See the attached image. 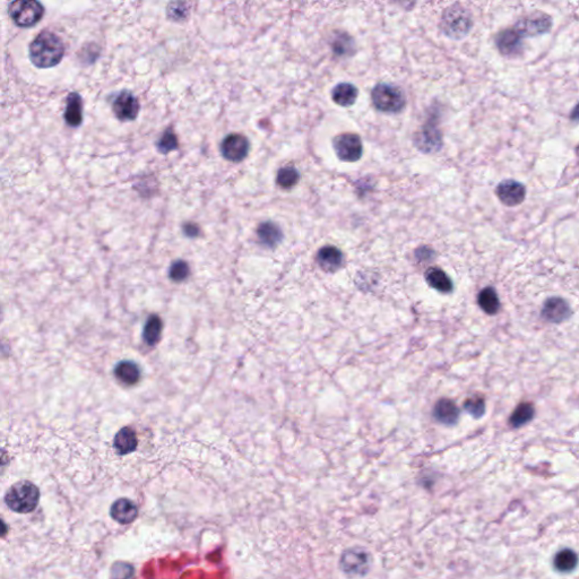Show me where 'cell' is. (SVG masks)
<instances>
[{
  "label": "cell",
  "instance_id": "6da1fadb",
  "mask_svg": "<svg viewBox=\"0 0 579 579\" xmlns=\"http://www.w3.org/2000/svg\"><path fill=\"white\" fill-rule=\"evenodd\" d=\"M65 55V45L57 34L42 31L28 47V57L35 67L51 68L59 65Z\"/></svg>",
  "mask_w": 579,
  "mask_h": 579
},
{
  "label": "cell",
  "instance_id": "7a4b0ae2",
  "mask_svg": "<svg viewBox=\"0 0 579 579\" xmlns=\"http://www.w3.org/2000/svg\"><path fill=\"white\" fill-rule=\"evenodd\" d=\"M39 500V489L32 482H16L6 492V505L11 510L18 514L33 512L37 508Z\"/></svg>",
  "mask_w": 579,
  "mask_h": 579
},
{
  "label": "cell",
  "instance_id": "3957f363",
  "mask_svg": "<svg viewBox=\"0 0 579 579\" xmlns=\"http://www.w3.org/2000/svg\"><path fill=\"white\" fill-rule=\"evenodd\" d=\"M472 26L473 20L470 11L459 4L450 6L442 14V31L452 39L459 40L466 37Z\"/></svg>",
  "mask_w": 579,
  "mask_h": 579
},
{
  "label": "cell",
  "instance_id": "277c9868",
  "mask_svg": "<svg viewBox=\"0 0 579 579\" xmlns=\"http://www.w3.org/2000/svg\"><path fill=\"white\" fill-rule=\"evenodd\" d=\"M9 16L20 28H33L45 15V7L39 0H13L8 6Z\"/></svg>",
  "mask_w": 579,
  "mask_h": 579
},
{
  "label": "cell",
  "instance_id": "5b68a950",
  "mask_svg": "<svg viewBox=\"0 0 579 579\" xmlns=\"http://www.w3.org/2000/svg\"><path fill=\"white\" fill-rule=\"evenodd\" d=\"M372 103L382 113H399L404 109L406 98L401 88L395 85L380 83L372 93Z\"/></svg>",
  "mask_w": 579,
  "mask_h": 579
},
{
  "label": "cell",
  "instance_id": "8992f818",
  "mask_svg": "<svg viewBox=\"0 0 579 579\" xmlns=\"http://www.w3.org/2000/svg\"><path fill=\"white\" fill-rule=\"evenodd\" d=\"M552 17L541 11H532L516 22L514 28L523 38L540 37L552 28Z\"/></svg>",
  "mask_w": 579,
  "mask_h": 579
},
{
  "label": "cell",
  "instance_id": "52a82bcc",
  "mask_svg": "<svg viewBox=\"0 0 579 579\" xmlns=\"http://www.w3.org/2000/svg\"><path fill=\"white\" fill-rule=\"evenodd\" d=\"M340 569L350 576H365L372 566V557L361 548L346 550L340 560Z\"/></svg>",
  "mask_w": 579,
  "mask_h": 579
},
{
  "label": "cell",
  "instance_id": "ba28073f",
  "mask_svg": "<svg viewBox=\"0 0 579 579\" xmlns=\"http://www.w3.org/2000/svg\"><path fill=\"white\" fill-rule=\"evenodd\" d=\"M335 152L338 158L345 162H355L360 160L362 156L363 147L361 138L355 134H340L338 137H335L334 142Z\"/></svg>",
  "mask_w": 579,
  "mask_h": 579
},
{
  "label": "cell",
  "instance_id": "9c48e42d",
  "mask_svg": "<svg viewBox=\"0 0 579 579\" xmlns=\"http://www.w3.org/2000/svg\"><path fill=\"white\" fill-rule=\"evenodd\" d=\"M524 38L515 30L514 26L505 28L495 35V45L500 55L507 58H516L523 55Z\"/></svg>",
  "mask_w": 579,
  "mask_h": 579
},
{
  "label": "cell",
  "instance_id": "30bf717a",
  "mask_svg": "<svg viewBox=\"0 0 579 579\" xmlns=\"http://www.w3.org/2000/svg\"><path fill=\"white\" fill-rule=\"evenodd\" d=\"M221 152L231 162H241L249 152V141L241 134H231L222 142Z\"/></svg>",
  "mask_w": 579,
  "mask_h": 579
},
{
  "label": "cell",
  "instance_id": "8fae6325",
  "mask_svg": "<svg viewBox=\"0 0 579 579\" xmlns=\"http://www.w3.org/2000/svg\"><path fill=\"white\" fill-rule=\"evenodd\" d=\"M495 194L503 205L514 207L520 205L525 200L526 189L523 183L509 179L501 181L498 185Z\"/></svg>",
  "mask_w": 579,
  "mask_h": 579
},
{
  "label": "cell",
  "instance_id": "7c38bea8",
  "mask_svg": "<svg viewBox=\"0 0 579 579\" xmlns=\"http://www.w3.org/2000/svg\"><path fill=\"white\" fill-rule=\"evenodd\" d=\"M571 316V308L565 299L559 297L548 299L543 304L541 317L552 323H560L568 321Z\"/></svg>",
  "mask_w": 579,
  "mask_h": 579
},
{
  "label": "cell",
  "instance_id": "4fadbf2b",
  "mask_svg": "<svg viewBox=\"0 0 579 579\" xmlns=\"http://www.w3.org/2000/svg\"><path fill=\"white\" fill-rule=\"evenodd\" d=\"M139 102L134 94L128 91H122L113 104L115 117L121 121H132L137 118L139 113Z\"/></svg>",
  "mask_w": 579,
  "mask_h": 579
},
{
  "label": "cell",
  "instance_id": "5bb4252c",
  "mask_svg": "<svg viewBox=\"0 0 579 579\" xmlns=\"http://www.w3.org/2000/svg\"><path fill=\"white\" fill-rule=\"evenodd\" d=\"M344 257L338 248L326 246L321 248L317 253V263L321 270L328 273H334L343 265Z\"/></svg>",
  "mask_w": 579,
  "mask_h": 579
},
{
  "label": "cell",
  "instance_id": "9a60e30c",
  "mask_svg": "<svg viewBox=\"0 0 579 579\" xmlns=\"http://www.w3.org/2000/svg\"><path fill=\"white\" fill-rule=\"evenodd\" d=\"M110 515L117 523L127 525V524L132 523L137 517V506L130 499L121 498L113 503L110 509Z\"/></svg>",
  "mask_w": 579,
  "mask_h": 579
},
{
  "label": "cell",
  "instance_id": "2e32d148",
  "mask_svg": "<svg viewBox=\"0 0 579 579\" xmlns=\"http://www.w3.org/2000/svg\"><path fill=\"white\" fill-rule=\"evenodd\" d=\"M459 408L454 401L448 399H439L433 408V415L442 425H454L459 422Z\"/></svg>",
  "mask_w": 579,
  "mask_h": 579
},
{
  "label": "cell",
  "instance_id": "e0dca14e",
  "mask_svg": "<svg viewBox=\"0 0 579 579\" xmlns=\"http://www.w3.org/2000/svg\"><path fill=\"white\" fill-rule=\"evenodd\" d=\"M113 447L119 455H127L135 452L137 448V435L132 428H122L113 440Z\"/></svg>",
  "mask_w": 579,
  "mask_h": 579
},
{
  "label": "cell",
  "instance_id": "ac0fdd59",
  "mask_svg": "<svg viewBox=\"0 0 579 579\" xmlns=\"http://www.w3.org/2000/svg\"><path fill=\"white\" fill-rule=\"evenodd\" d=\"M257 236L259 241L262 242L265 247L268 248L277 247L283 240L281 228L273 222H265L259 225Z\"/></svg>",
  "mask_w": 579,
  "mask_h": 579
},
{
  "label": "cell",
  "instance_id": "d6986e66",
  "mask_svg": "<svg viewBox=\"0 0 579 579\" xmlns=\"http://www.w3.org/2000/svg\"><path fill=\"white\" fill-rule=\"evenodd\" d=\"M359 91L350 83H340L332 91V98L340 107H351L357 101Z\"/></svg>",
  "mask_w": 579,
  "mask_h": 579
},
{
  "label": "cell",
  "instance_id": "ffe728a7",
  "mask_svg": "<svg viewBox=\"0 0 579 579\" xmlns=\"http://www.w3.org/2000/svg\"><path fill=\"white\" fill-rule=\"evenodd\" d=\"M65 120L71 127H79L83 121V101L79 93H71L66 104Z\"/></svg>",
  "mask_w": 579,
  "mask_h": 579
},
{
  "label": "cell",
  "instance_id": "44dd1931",
  "mask_svg": "<svg viewBox=\"0 0 579 579\" xmlns=\"http://www.w3.org/2000/svg\"><path fill=\"white\" fill-rule=\"evenodd\" d=\"M115 376L125 385H135L141 379V369L132 361H121L115 366Z\"/></svg>",
  "mask_w": 579,
  "mask_h": 579
},
{
  "label": "cell",
  "instance_id": "7402d4cb",
  "mask_svg": "<svg viewBox=\"0 0 579 579\" xmlns=\"http://www.w3.org/2000/svg\"><path fill=\"white\" fill-rule=\"evenodd\" d=\"M425 281L428 285L439 292L449 293L453 291V282L449 279V276L440 268H429L425 272Z\"/></svg>",
  "mask_w": 579,
  "mask_h": 579
},
{
  "label": "cell",
  "instance_id": "603a6c76",
  "mask_svg": "<svg viewBox=\"0 0 579 579\" xmlns=\"http://www.w3.org/2000/svg\"><path fill=\"white\" fill-rule=\"evenodd\" d=\"M478 304L486 315H497L500 310V300L493 287H484L478 295Z\"/></svg>",
  "mask_w": 579,
  "mask_h": 579
},
{
  "label": "cell",
  "instance_id": "cb8c5ba5",
  "mask_svg": "<svg viewBox=\"0 0 579 579\" xmlns=\"http://www.w3.org/2000/svg\"><path fill=\"white\" fill-rule=\"evenodd\" d=\"M331 47H332L333 52L340 58L353 56L355 52V40L352 39L351 35L345 32L340 31L333 35Z\"/></svg>",
  "mask_w": 579,
  "mask_h": 579
},
{
  "label": "cell",
  "instance_id": "d4e9b609",
  "mask_svg": "<svg viewBox=\"0 0 579 579\" xmlns=\"http://www.w3.org/2000/svg\"><path fill=\"white\" fill-rule=\"evenodd\" d=\"M577 565H578V556L571 549H563L554 557V568L560 573H571L576 568Z\"/></svg>",
  "mask_w": 579,
  "mask_h": 579
},
{
  "label": "cell",
  "instance_id": "484cf974",
  "mask_svg": "<svg viewBox=\"0 0 579 579\" xmlns=\"http://www.w3.org/2000/svg\"><path fill=\"white\" fill-rule=\"evenodd\" d=\"M534 414V406L531 403H520L510 415L509 423L514 428L523 427L533 420Z\"/></svg>",
  "mask_w": 579,
  "mask_h": 579
},
{
  "label": "cell",
  "instance_id": "4316f807",
  "mask_svg": "<svg viewBox=\"0 0 579 579\" xmlns=\"http://www.w3.org/2000/svg\"><path fill=\"white\" fill-rule=\"evenodd\" d=\"M162 334V321L159 316L153 315L147 319L144 326L143 338L147 344L153 346L158 344Z\"/></svg>",
  "mask_w": 579,
  "mask_h": 579
},
{
  "label": "cell",
  "instance_id": "83f0119b",
  "mask_svg": "<svg viewBox=\"0 0 579 579\" xmlns=\"http://www.w3.org/2000/svg\"><path fill=\"white\" fill-rule=\"evenodd\" d=\"M300 180V173L293 166H285L277 172L276 181L281 188L291 189Z\"/></svg>",
  "mask_w": 579,
  "mask_h": 579
},
{
  "label": "cell",
  "instance_id": "f1b7e54d",
  "mask_svg": "<svg viewBox=\"0 0 579 579\" xmlns=\"http://www.w3.org/2000/svg\"><path fill=\"white\" fill-rule=\"evenodd\" d=\"M422 139L423 141H420L421 143V147L420 149H423V147H427V149H438L440 147V136H439L438 130H437L436 127H432L430 125H428L425 127V130L422 132Z\"/></svg>",
  "mask_w": 579,
  "mask_h": 579
},
{
  "label": "cell",
  "instance_id": "f546056e",
  "mask_svg": "<svg viewBox=\"0 0 579 579\" xmlns=\"http://www.w3.org/2000/svg\"><path fill=\"white\" fill-rule=\"evenodd\" d=\"M464 408L467 413H470L473 418L478 419L486 413V402L482 397H470L464 403Z\"/></svg>",
  "mask_w": 579,
  "mask_h": 579
},
{
  "label": "cell",
  "instance_id": "4dcf8cb0",
  "mask_svg": "<svg viewBox=\"0 0 579 579\" xmlns=\"http://www.w3.org/2000/svg\"><path fill=\"white\" fill-rule=\"evenodd\" d=\"M189 275V266L183 260H177L171 265L170 277L175 282L185 281Z\"/></svg>",
  "mask_w": 579,
  "mask_h": 579
},
{
  "label": "cell",
  "instance_id": "1f68e13d",
  "mask_svg": "<svg viewBox=\"0 0 579 579\" xmlns=\"http://www.w3.org/2000/svg\"><path fill=\"white\" fill-rule=\"evenodd\" d=\"M158 147L161 152L164 153H168L177 149L178 141L175 132H172V130H166L164 135L161 137Z\"/></svg>",
  "mask_w": 579,
  "mask_h": 579
},
{
  "label": "cell",
  "instance_id": "d6a6232c",
  "mask_svg": "<svg viewBox=\"0 0 579 579\" xmlns=\"http://www.w3.org/2000/svg\"><path fill=\"white\" fill-rule=\"evenodd\" d=\"M571 119H573L574 121H579V103L577 104L574 111H573V113H571Z\"/></svg>",
  "mask_w": 579,
  "mask_h": 579
}]
</instances>
